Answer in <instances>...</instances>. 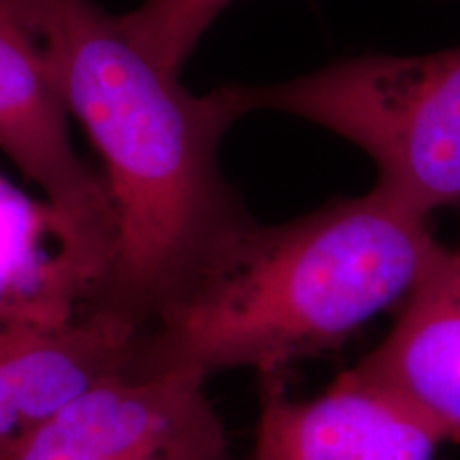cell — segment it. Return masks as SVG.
Wrapping results in <instances>:
<instances>
[{"label": "cell", "mask_w": 460, "mask_h": 460, "mask_svg": "<svg viewBox=\"0 0 460 460\" xmlns=\"http://www.w3.org/2000/svg\"><path fill=\"white\" fill-rule=\"evenodd\" d=\"M43 49L105 166L113 250L85 312L137 332L252 220L220 171L243 118L228 85L192 94L92 0H4Z\"/></svg>", "instance_id": "1"}, {"label": "cell", "mask_w": 460, "mask_h": 460, "mask_svg": "<svg viewBox=\"0 0 460 460\" xmlns=\"http://www.w3.org/2000/svg\"><path fill=\"white\" fill-rule=\"evenodd\" d=\"M446 247L373 186L284 224L250 220L137 335L126 376L284 373L402 303Z\"/></svg>", "instance_id": "2"}, {"label": "cell", "mask_w": 460, "mask_h": 460, "mask_svg": "<svg viewBox=\"0 0 460 460\" xmlns=\"http://www.w3.org/2000/svg\"><path fill=\"white\" fill-rule=\"evenodd\" d=\"M228 92L241 115H295L360 147L377 166L376 186L420 216L460 207V45L345 58L288 82Z\"/></svg>", "instance_id": "3"}, {"label": "cell", "mask_w": 460, "mask_h": 460, "mask_svg": "<svg viewBox=\"0 0 460 460\" xmlns=\"http://www.w3.org/2000/svg\"><path fill=\"white\" fill-rule=\"evenodd\" d=\"M68 109L24 22L0 0V149L45 194L65 281L88 298L113 250V207L101 180L75 152Z\"/></svg>", "instance_id": "4"}, {"label": "cell", "mask_w": 460, "mask_h": 460, "mask_svg": "<svg viewBox=\"0 0 460 460\" xmlns=\"http://www.w3.org/2000/svg\"><path fill=\"white\" fill-rule=\"evenodd\" d=\"M197 371L111 377L28 429L0 460H230Z\"/></svg>", "instance_id": "5"}, {"label": "cell", "mask_w": 460, "mask_h": 460, "mask_svg": "<svg viewBox=\"0 0 460 460\" xmlns=\"http://www.w3.org/2000/svg\"><path fill=\"white\" fill-rule=\"evenodd\" d=\"M439 446L418 411L354 369L305 401L288 394L284 373L261 376L250 460H435Z\"/></svg>", "instance_id": "6"}, {"label": "cell", "mask_w": 460, "mask_h": 460, "mask_svg": "<svg viewBox=\"0 0 460 460\" xmlns=\"http://www.w3.org/2000/svg\"><path fill=\"white\" fill-rule=\"evenodd\" d=\"M354 371L405 401L460 447V250H446L402 309L393 331Z\"/></svg>", "instance_id": "7"}, {"label": "cell", "mask_w": 460, "mask_h": 460, "mask_svg": "<svg viewBox=\"0 0 460 460\" xmlns=\"http://www.w3.org/2000/svg\"><path fill=\"white\" fill-rule=\"evenodd\" d=\"M233 0H143L118 15L126 34L166 73L180 77L200 37Z\"/></svg>", "instance_id": "8"}, {"label": "cell", "mask_w": 460, "mask_h": 460, "mask_svg": "<svg viewBox=\"0 0 460 460\" xmlns=\"http://www.w3.org/2000/svg\"><path fill=\"white\" fill-rule=\"evenodd\" d=\"M22 433H24V427H22L20 418H17L9 399L4 396L3 388H0V458L15 444V439Z\"/></svg>", "instance_id": "9"}]
</instances>
